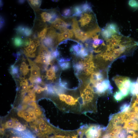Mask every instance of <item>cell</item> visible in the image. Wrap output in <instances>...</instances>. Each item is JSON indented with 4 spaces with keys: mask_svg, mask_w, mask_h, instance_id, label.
Instances as JSON below:
<instances>
[{
    "mask_svg": "<svg viewBox=\"0 0 138 138\" xmlns=\"http://www.w3.org/2000/svg\"><path fill=\"white\" fill-rule=\"evenodd\" d=\"M52 69L56 72H57L59 70V68L58 65L56 64H54L51 66Z\"/></svg>",
    "mask_w": 138,
    "mask_h": 138,
    "instance_id": "37",
    "label": "cell"
},
{
    "mask_svg": "<svg viewBox=\"0 0 138 138\" xmlns=\"http://www.w3.org/2000/svg\"><path fill=\"white\" fill-rule=\"evenodd\" d=\"M80 6L83 12L92 11L91 5L87 2L82 4Z\"/></svg>",
    "mask_w": 138,
    "mask_h": 138,
    "instance_id": "19",
    "label": "cell"
},
{
    "mask_svg": "<svg viewBox=\"0 0 138 138\" xmlns=\"http://www.w3.org/2000/svg\"><path fill=\"white\" fill-rule=\"evenodd\" d=\"M34 111L36 114L38 115H40L41 113L38 107H36L35 108Z\"/></svg>",
    "mask_w": 138,
    "mask_h": 138,
    "instance_id": "38",
    "label": "cell"
},
{
    "mask_svg": "<svg viewBox=\"0 0 138 138\" xmlns=\"http://www.w3.org/2000/svg\"><path fill=\"white\" fill-rule=\"evenodd\" d=\"M72 21V30L75 38L78 40L84 42L90 38H92L94 35L96 34L94 32L87 33L82 31L80 29L78 21L75 18H73Z\"/></svg>",
    "mask_w": 138,
    "mask_h": 138,
    "instance_id": "4",
    "label": "cell"
},
{
    "mask_svg": "<svg viewBox=\"0 0 138 138\" xmlns=\"http://www.w3.org/2000/svg\"><path fill=\"white\" fill-rule=\"evenodd\" d=\"M12 138H22L21 137L18 136H14Z\"/></svg>",
    "mask_w": 138,
    "mask_h": 138,
    "instance_id": "43",
    "label": "cell"
},
{
    "mask_svg": "<svg viewBox=\"0 0 138 138\" xmlns=\"http://www.w3.org/2000/svg\"><path fill=\"white\" fill-rule=\"evenodd\" d=\"M127 78V77L118 76L114 77L113 79L118 88H119L124 81Z\"/></svg>",
    "mask_w": 138,
    "mask_h": 138,
    "instance_id": "17",
    "label": "cell"
},
{
    "mask_svg": "<svg viewBox=\"0 0 138 138\" xmlns=\"http://www.w3.org/2000/svg\"><path fill=\"white\" fill-rule=\"evenodd\" d=\"M92 43V46L94 48H97L99 44H102L103 42V41L101 39H94Z\"/></svg>",
    "mask_w": 138,
    "mask_h": 138,
    "instance_id": "27",
    "label": "cell"
},
{
    "mask_svg": "<svg viewBox=\"0 0 138 138\" xmlns=\"http://www.w3.org/2000/svg\"><path fill=\"white\" fill-rule=\"evenodd\" d=\"M31 40V39L29 38L25 39L23 41V43L22 46L26 47L29 46Z\"/></svg>",
    "mask_w": 138,
    "mask_h": 138,
    "instance_id": "32",
    "label": "cell"
},
{
    "mask_svg": "<svg viewBox=\"0 0 138 138\" xmlns=\"http://www.w3.org/2000/svg\"><path fill=\"white\" fill-rule=\"evenodd\" d=\"M72 11V16L80 17L83 13L80 5H77L73 7Z\"/></svg>",
    "mask_w": 138,
    "mask_h": 138,
    "instance_id": "16",
    "label": "cell"
},
{
    "mask_svg": "<svg viewBox=\"0 0 138 138\" xmlns=\"http://www.w3.org/2000/svg\"><path fill=\"white\" fill-rule=\"evenodd\" d=\"M101 33L102 37L105 40L109 39L112 35L110 32L105 28L102 30Z\"/></svg>",
    "mask_w": 138,
    "mask_h": 138,
    "instance_id": "22",
    "label": "cell"
},
{
    "mask_svg": "<svg viewBox=\"0 0 138 138\" xmlns=\"http://www.w3.org/2000/svg\"><path fill=\"white\" fill-rule=\"evenodd\" d=\"M129 5L132 7H138V3L135 1H129Z\"/></svg>",
    "mask_w": 138,
    "mask_h": 138,
    "instance_id": "31",
    "label": "cell"
},
{
    "mask_svg": "<svg viewBox=\"0 0 138 138\" xmlns=\"http://www.w3.org/2000/svg\"><path fill=\"white\" fill-rule=\"evenodd\" d=\"M27 60L30 67V77H40V68L35 62L29 58Z\"/></svg>",
    "mask_w": 138,
    "mask_h": 138,
    "instance_id": "8",
    "label": "cell"
},
{
    "mask_svg": "<svg viewBox=\"0 0 138 138\" xmlns=\"http://www.w3.org/2000/svg\"><path fill=\"white\" fill-rule=\"evenodd\" d=\"M23 41L21 37L19 36H15L13 39V44L16 47L22 46Z\"/></svg>",
    "mask_w": 138,
    "mask_h": 138,
    "instance_id": "15",
    "label": "cell"
},
{
    "mask_svg": "<svg viewBox=\"0 0 138 138\" xmlns=\"http://www.w3.org/2000/svg\"><path fill=\"white\" fill-rule=\"evenodd\" d=\"M92 11L83 12L79 17L78 24L79 27H80V29L84 32V31H86L89 27L91 28L93 26V21L94 17L92 14Z\"/></svg>",
    "mask_w": 138,
    "mask_h": 138,
    "instance_id": "5",
    "label": "cell"
},
{
    "mask_svg": "<svg viewBox=\"0 0 138 138\" xmlns=\"http://www.w3.org/2000/svg\"><path fill=\"white\" fill-rule=\"evenodd\" d=\"M115 58L113 56L111 55L108 57V60L110 61H113Z\"/></svg>",
    "mask_w": 138,
    "mask_h": 138,
    "instance_id": "40",
    "label": "cell"
},
{
    "mask_svg": "<svg viewBox=\"0 0 138 138\" xmlns=\"http://www.w3.org/2000/svg\"><path fill=\"white\" fill-rule=\"evenodd\" d=\"M74 35V33L72 29H67L61 33H58L56 42L59 43L65 39H71L73 38Z\"/></svg>",
    "mask_w": 138,
    "mask_h": 138,
    "instance_id": "7",
    "label": "cell"
},
{
    "mask_svg": "<svg viewBox=\"0 0 138 138\" xmlns=\"http://www.w3.org/2000/svg\"><path fill=\"white\" fill-rule=\"evenodd\" d=\"M23 116L28 121H29L32 120L30 117L29 113H28L27 111L23 112Z\"/></svg>",
    "mask_w": 138,
    "mask_h": 138,
    "instance_id": "33",
    "label": "cell"
},
{
    "mask_svg": "<svg viewBox=\"0 0 138 138\" xmlns=\"http://www.w3.org/2000/svg\"><path fill=\"white\" fill-rule=\"evenodd\" d=\"M59 64L61 68L63 70H65L70 68V63L68 62H59Z\"/></svg>",
    "mask_w": 138,
    "mask_h": 138,
    "instance_id": "25",
    "label": "cell"
},
{
    "mask_svg": "<svg viewBox=\"0 0 138 138\" xmlns=\"http://www.w3.org/2000/svg\"><path fill=\"white\" fill-rule=\"evenodd\" d=\"M3 5V3L2 1H0V7H2Z\"/></svg>",
    "mask_w": 138,
    "mask_h": 138,
    "instance_id": "42",
    "label": "cell"
},
{
    "mask_svg": "<svg viewBox=\"0 0 138 138\" xmlns=\"http://www.w3.org/2000/svg\"><path fill=\"white\" fill-rule=\"evenodd\" d=\"M29 116L31 119H33L35 118L34 113L33 112H29Z\"/></svg>",
    "mask_w": 138,
    "mask_h": 138,
    "instance_id": "39",
    "label": "cell"
},
{
    "mask_svg": "<svg viewBox=\"0 0 138 138\" xmlns=\"http://www.w3.org/2000/svg\"><path fill=\"white\" fill-rule=\"evenodd\" d=\"M96 94L97 95L92 87L89 85L81 91V114L86 115L88 113H95L97 112V98Z\"/></svg>",
    "mask_w": 138,
    "mask_h": 138,
    "instance_id": "3",
    "label": "cell"
},
{
    "mask_svg": "<svg viewBox=\"0 0 138 138\" xmlns=\"http://www.w3.org/2000/svg\"><path fill=\"white\" fill-rule=\"evenodd\" d=\"M15 129L19 131H24L25 129V128L20 123H17L14 127Z\"/></svg>",
    "mask_w": 138,
    "mask_h": 138,
    "instance_id": "30",
    "label": "cell"
},
{
    "mask_svg": "<svg viewBox=\"0 0 138 138\" xmlns=\"http://www.w3.org/2000/svg\"><path fill=\"white\" fill-rule=\"evenodd\" d=\"M48 29L47 26H45L42 30L38 33V37L41 39V41H42L46 37Z\"/></svg>",
    "mask_w": 138,
    "mask_h": 138,
    "instance_id": "21",
    "label": "cell"
},
{
    "mask_svg": "<svg viewBox=\"0 0 138 138\" xmlns=\"http://www.w3.org/2000/svg\"><path fill=\"white\" fill-rule=\"evenodd\" d=\"M113 97L114 99L117 101H120L124 98L119 91H116L114 93Z\"/></svg>",
    "mask_w": 138,
    "mask_h": 138,
    "instance_id": "26",
    "label": "cell"
},
{
    "mask_svg": "<svg viewBox=\"0 0 138 138\" xmlns=\"http://www.w3.org/2000/svg\"><path fill=\"white\" fill-rule=\"evenodd\" d=\"M113 35L118 33V29L116 24L114 23L108 24L105 28Z\"/></svg>",
    "mask_w": 138,
    "mask_h": 138,
    "instance_id": "13",
    "label": "cell"
},
{
    "mask_svg": "<svg viewBox=\"0 0 138 138\" xmlns=\"http://www.w3.org/2000/svg\"><path fill=\"white\" fill-rule=\"evenodd\" d=\"M9 72L14 77L19 78L20 76L19 68L18 65L15 64L12 65L10 67Z\"/></svg>",
    "mask_w": 138,
    "mask_h": 138,
    "instance_id": "11",
    "label": "cell"
},
{
    "mask_svg": "<svg viewBox=\"0 0 138 138\" xmlns=\"http://www.w3.org/2000/svg\"><path fill=\"white\" fill-rule=\"evenodd\" d=\"M111 37L112 38H114L117 40H121L122 38V36H119L115 34L112 35Z\"/></svg>",
    "mask_w": 138,
    "mask_h": 138,
    "instance_id": "36",
    "label": "cell"
},
{
    "mask_svg": "<svg viewBox=\"0 0 138 138\" xmlns=\"http://www.w3.org/2000/svg\"><path fill=\"white\" fill-rule=\"evenodd\" d=\"M14 123L12 120H9L7 122L6 126L7 128H10L13 127Z\"/></svg>",
    "mask_w": 138,
    "mask_h": 138,
    "instance_id": "34",
    "label": "cell"
},
{
    "mask_svg": "<svg viewBox=\"0 0 138 138\" xmlns=\"http://www.w3.org/2000/svg\"><path fill=\"white\" fill-rule=\"evenodd\" d=\"M73 66L76 75L78 74L84 68V64L82 62L75 63L73 65Z\"/></svg>",
    "mask_w": 138,
    "mask_h": 138,
    "instance_id": "18",
    "label": "cell"
},
{
    "mask_svg": "<svg viewBox=\"0 0 138 138\" xmlns=\"http://www.w3.org/2000/svg\"><path fill=\"white\" fill-rule=\"evenodd\" d=\"M19 68L21 76L25 77V76L29 73L30 70L29 65L26 62L25 59L23 57L22 58V62Z\"/></svg>",
    "mask_w": 138,
    "mask_h": 138,
    "instance_id": "9",
    "label": "cell"
},
{
    "mask_svg": "<svg viewBox=\"0 0 138 138\" xmlns=\"http://www.w3.org/2000/svg\"><path fill=\"white\" fill-rule=\"evenodd\" d=\"M93 88L98 95L101 96L111 93L112 87L109 80L106 79L94 85Z\"/></svg>",
    "mask_w": 138,
    "mask_h": 138,
    "instance_id": "6",
    "label": "cell"
},
{
    "mask_svg": "<svg viewBox=\"0 0 138 138\" xmlns=\"http://www.w3.org/2000/svg\"><path fill=\"white\" fill-rule=\"evenodd\" d=\"M28 2L32 7L34 9L40 7L41 2L40 0H29Z\"/></svg>",
    "mask_w": 138,
    "mask_h": 138,
    "instance_id": "23",
    "label": "cell"
},
{
    "mask_svg": "<svg viewBox=\"0 0 138 138\" xmlns=\"http://www.w3.org/2000/svg\"><path fill=\"white\" fill-rule=\"evenodd\" d=\"M72 11L70 8H67L64 10L62 13V16L65 17L72 16Z\"/></svg>",
    "mask_w": 138,
    "mask_h": 138,
    "instance_id": "24",
    "label": "cell"
},
{
    "mask_svg": "<svg viewBox=\"0 0 138 138\" xmlns=\"http://www.w3.org/2000/svg\"><path fill=\"white\" fill-rule=\"evenodd\" d=\"M42 44L47 47H52L54 44V42L56 43L55 40L47 36H46L44 38L42 41Z\"/></svg>",
    "mask_w": 138,
    "mask_h": 138,
    "instance_id": "12",
    "label": "cell"
},
{
    "mask_svg": "<svg viewBox=\"0 0 138 138\" xmlns=\"http://www.w3.org/2000/svg\"><path fill=\"white\" fill-rule=\"evenodd\" d=\"M45 71H46V75L42 76V78H46L47 80L50 82H53L56 78L55 74L56 73L52 69L51 67L50 69L48 70L47 69Z\"/></svg>",
    "mask_w": 138,
    "mask_h": 138,
    "instance_id": "10",
    "label": "cell"
},
{
    "mask_svg": "<svg viewBox=\"0 0 138 138\" xmlns=\"http://www.w3.org/2000/svg\"><path fill=\"white\" fill-rule=\"evenodd\" d=\"M130 93L132 95H138V77L136 82L131 83Z\"/></svg>",
    "mask_w": 138,
    "mask_h": 138,
    "instance_id": "14",
    "label": "cell"
},
{
    "mask_svg": "<svg viewBox=\"0 0 138 138\" xmlns=\"http://www.w3.org/2000/svg\"><path fill=\"white\" fill-rule=\"evenodd\" d=\"M25 1L24 0H19L18 1V3L21 4L23 3Z\"/></svg>",
    "mask_w": 138,
    "mask_h": 138,
    "instance_id": "41",
    "label": "cell"
},
{
    "mask_svg": "<svg viewBox=\"0 0 138 138\" xmlns=\"http://www.w3.org/2000/svg\"><path fill=\"white\" fill-rule=\"evenodd\" d=\"M111 114L101 138H138V95H132L129 103Z\"/></svg>",
    "mask_w": 138,
    "mask_h": 138,
    "instance_id": "1",
    "label": "cell"
},
{
    "mask_svg": "<svg viewBox=\"0 0 138 138\" xmlns=\"http://www.w3.org/2000/svg\"><path fill=\"white\" fill-rule=\"evenodd\" d=\"M25 27V26L23 25H19L15 29V30L18 34L24 36Z\"/></svg>",
    "mask_w": 138,
    "mask_h": 138,
    "instance_id": "28",
    "label": "cell"
},
{
    "mask_svg": "<svg viewBox=\"0 0 138 138\" xmlns=\"http://www.w3.org/2000/svg\"><path fill=\"white\" fill-rule=\"evenodd\" d=\"M32 31L30 28L26 27L24 33V36H29L32 34Z\"/></svg>",
    "mask_w": 138,
    "mask_h": 138,
    "instance_id": "29",
    "label": "cell"
},
{
    "mask_svg": "<svg viewBox=\"0 0 138 138\" xmlns=\"http://www.w3.org/2000/svg\"><path fill=\"white\" fill-rule=\"evenodd\" d=\"M82 49L78 56L82 58H84L85 57L87 56L88 54V49L85 48L84 45L81 43Z\"/></svg>",
    "mask_w": 138,
    "mask_h": 138,
    "instance_id": "20",
    "label": "cell"
},
{
    "mask_svg": "<svg viewBox=\"0 0 138 138\" xmlns=\"http://www.w3.org/2000/svg\"><path fill=\"white\" fill-rule=\"evenodd\" d=\"M67 89L53 96L57 99L52 101L63 112L81 114L82 100L80 96L68 93Z\"/></svg>",
    "mask_w": 138,
    "mask_h": 138,
    "instance_id": "2",
    "label": "cell"
},
{
    "mask_svg": "<svg viewBox=\"0 0 138 138\" xmlns=\"http://www.w3.org/2000/svg\"><path fill=\"white\" fill-rule=\"evenodd\" d=\"M5 25V20L3 17L0 16V29L2 30L3 28Z\"/></svg>",
    "mask_w": 138,
    "mask_h": 138,
    "instance_id": "35",
    "label": "cell"
}]
</instances>
